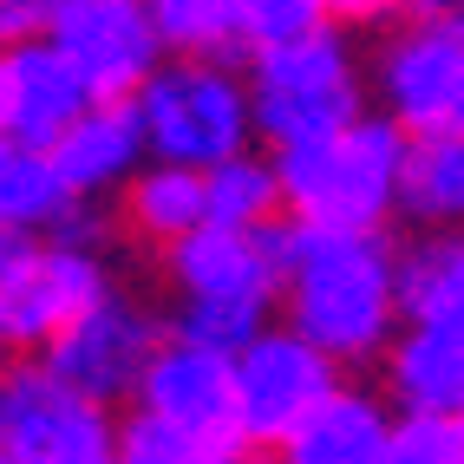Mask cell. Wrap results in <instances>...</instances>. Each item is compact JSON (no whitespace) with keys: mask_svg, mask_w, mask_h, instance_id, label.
<instances>
[{"mask_svg":"<svg viewBox=\"0 0 464 464\" xmlns=\"http://www.w3.org/2000/svg\"><path fill=\"white\" fill-rule=\"evenodd\" d=\"M99 105L85 92V79L66 66V53L34 40L0 53V138H20L34 150H53L79 118Z\"/></svg>","mask_w":464,"mask_h":464,"instance_id":"obj_12","label":"cell"},{"mask_svg":"<svg viewBox=\"0 0 464 464\" xmlns=\"http://www.w3.org/2000/svg\"><path fill=\"white\" fill-rule=\"evenodd\" d=\"M380 464H464V425L458 419H425V412H399Z\"/></svg>","mask_w":464,"mask_h":464,"instance_id":"obj_26","label":"cell"},{"mask_svg":"<svg viewBox=\"0 0 464 464\" xmlns=\"http://www.w3.org/2000/svg\"><path fill=\"white\" fill-rule=\"evenodd\" d=\"M386 399L399 412H425V419L464 412V314L399 327L386 353Z\"/></svg>","mask_w":464,"mask_h":464,"instance_id":"obj_15","label":"cell"},{"mask_svg":"<svg viewBox=\"0 0 464 464\" xmlns=\"http://www.w3.org/2000/svg\"><path fill=\"white\" fill-rule=\"evenodd\" d=\"M249 105H256V138H268L275 150L334 138L366 118V79L353 46L321 26L295 46H275L249 59Z\"/></svg>","mask_w":464,"mask_h":464,"instance_id":"obj_4","label":"cell"},{"mask_svg":"<svg viewBox=\"0 0 464 464\" xmlns=\"http://www.w3.org/2000/svg\"><path fill=\"white\" fill-rule=\"evenodd\" d=\"M406 0H327V20H347V26H380L392 20Z\"/></svg>","mask_w":464,"mask_h":464,"instance_id":"obj_28","label":"cell"},{"mask_svg":"<svg viewBox=\"0 0 464 464\" xmlns=\"http://www.w3.org/2000/svg\"><path fill=\"white\" fill-rule=\"evenodd\" d=\"M164 262H170L177 301L275 307V301H282L288 236H282V229H216V223H203L190 242H177Z\"/></svg>","mask_w":464,"mask_h":464,"instance_id":"obj_11","label":"cell"},{"mask_svg":"<svg viewBox=\"0 0 464 464\" xmlns=\"http://www.w3.org/2000/svg\"><path fill=\"white\" fill-rule=\"evenodd\" d=\"M406 158H412V138L386 118H360L334 138L275 150L282 209H295L301 229L380 236V223L399 209V190H406Z\"/></svg>","mask_w":464,"mask_h":464,"instance_id":"obj_2","label":"cell"},{"mask_svg":"<svg viewBox=\"0 0 464 464\" xmlns=\"http://www.w3.org/2000/svg\"><path fill=\"white\" fill-rule=\"evenodd\" d=\"M177 59H223L236 46V0H144Z\"/></svg>","mask_w":464,"mask_h":464,"instance_id":"obj_24","label":"cell"},{"mask_svg":"<svg viewBox=\"0 0 464 464\" xmlns=\"http://www.w3.org/2000/svg\"><path fill=\"white\" fill-rule=\"evenodd\" d=\"M412 20H458L464 14V0H406Z\"/></svg>","mask_w":464,"mask_h":464,"instance_id":"obj_29","label":"cell"},{"mask_svg":"<svg viewBox=\"0 0 464 464\" xmlns=\"http://www.w3.org/2000/svg\"><path fill=\"white\" fill-rule=\"evenodd\" d=\"M399 314L439 321L464 314V229H425L399 249Z\"/></svg>","mask_w":464,"mask_h":464,"instance_id":"obj_19","label":"cell"},{"mask_svg":"<svg viewBox=\"0 0 464 464\" xmlns=\"http://www.w3.org/2000/svg\"><path fill=\"white\" fill-rule=\"evenodd\" d=\"M262 334H268V307H242V301H177L170 314V340L223 353V360L249 353Z\"/></svg>","mask_w":464,"mask_h":464,"instance_id":"obj_23","label":"cell"},{"mask_svg":"<svg viewBox=\"0 0 464 464\" xmlns=\"http://www.w3.org/2000/svg\"><path fill=\"white\" fill-rule=\"evenodd\" d=\"M72 190L53 170V150L0 138V242H46L79 216Z\"/></svg>","mask_w":464,"mask_h":464,"instance_id":"obj_16","label":"cell"},{"mask_svg":"<svg viewBox=\"0 0 464 464\" xmlns=\"http://www.w3.org/2000/svg\"><path fill=\"white\" fill-rule=\"evenodd\" d=\"M386 125L419 138H464V20H406L373 59Z\"/></svg>","mask_w":464,"mask_h":464,"instance_id":"obj_6","label":"cell"},{"mask_svg":"<svg viewBox=\"0 0 464 464\" xmlns=\"http://www.w3.org/2000/svg\"><path fill=\"white\" fill-rule=\"evenodd\" d=\"M458 425H464V412H458Z\"/></svg>","mask_w":464,"mask_h":464,"instance_id":"obj_31","label":"cell"},{"mask_svg":"<svg viewBox=\"0 0 464 464\" xmlns=\"http://www.w3.org/2000/svg\"><path fill=\"white\" fill-rule=\"evenodd\" d=\"M249 445H229V439H203V431H183L164 425L150 412H131L118 425V458L111 464H242Z\"/></svg>","mask_w":464,"mask_h":464,"instance_id":"obj_22","label":"cell"},{"mask_svg":"<svg viewBox=\"0 0 464 464\" xmlns=\"http://www.w3.org/2000/svg\"><path fill=\"white\" fill-rule=\"evenodd\" d=\"M386 431H392V419H386L380 392L340 386L327 406L282 445V464H380Z\"/></svg>","mask_w":464,"mask_h":464,"instance_id":"obj_17","label":"cell"},{"mask_svg":"<svg viewBox=\"0 0 464 464\" xmlns=\"http://www.w3.org/2000/svg\"><path fill=\"white\" fill-rule=\"evenodd\" d=\"M131 105H138V125L150 144V164L209 177L216 164H229L256 144L249 79L229 59H164Z\"/></svg>","mask_w":464,"mask_h":464,"instance_id":"obj_3","label":"cell"},{"mask_svg":"<svg viewBox=\"0 0 464 464\" xmlns=\"http://www.w3.org/2000/svg\"><path fill=\"white\" fill-rule=\"evenodd\" d=\"M46 46L66 53L99 105H125L164 66V34L144 0H53Z\"/></svg>","mask_w":464,"mask_h":464,"instance_id":"obj_7","label":"cell"},{"mask_svg":"<svg viewBox=\"0 0 464 464\" xmlns=\"http://www.w3.org/2000/svg\"><path fill=\"white\" fill-rule=\"evenodd\" d=\"M150 164V144L138 125V105H92L79 125L53 144V170L72 190V203H99V197H125V183Z\"/></svg>","mask_w":464,"mask_h":464,"instance_id":"obj_14","label":"cell"},{"mask_svg":"<svg viewBox=\"0 0 464 464\" xmlns=\"http://www.w3.org/2000/svg\"><path fill=\"white\" fill-rule=\"evenodd\" d=\"M399 209L425 229H464V138H419L406 158Z\"/></svg>","mask_w":464,"mask_h":464,"instance_id":"obj_20","label":"cell"},{"mask_svg":"<svg viewBox=\"0 0 464 464\" xmlns=\"http://www.w3.org/2000/svg\"><path fill=\"white\" fill-rule=\"evenodd\" d=\"M164 321L150 314L144 301L131 295H105L92 314L72 327V334H59L53 347L40 353V366L59 380V386H72L79 399H92V406H118V399H138L144 373H150V360L164 353Z\"/></svg>","mask_w":464,"mask_h":464,"instance_id":"obj_9","label":"cell"},{"mask_svg":"<svg viewBox=\"0 0 464 464\" xmlns=\"http://www.w3.org/2000/svg\"><path fill=\"white\" fill-rule=\"evenodd\" d=\"M203 203L216 229H268V216L282 209V170H275V158L242 150L203 177Z\"/></svg>","mask_w":464,"mask_h":464,"instance_id":"obj_21","label":"cell"},{"mask_svg":"<svg viewBox=\"0 0 464 464\" xmlns=\"http://www.w3.org/2000/svg\"><path fill=\"white\" fill-rule=\"evenodd\" d=\"M0 458L7 464H111L118 425L105 406L59 386L46 366H14L0 380Z\"/></svg>","mask_w":464,"mask_h":464,"instance_id":"obj_8","label":"cell"},{"mask_svg":"<svg viewBox=\"0 0 464 464\" xmlns=\"http://www.w3.org/2000/svg\"><path fill=\"white\" fill-rule=\"evenodd\" d=\"M46 20H53V0H0V53L46 40Z\"/></svg>","mask_w":464,"mask_h":464,"instance_id":"obj_27","label":"cell"},{"mask_svg":"<svg viewBox=\"0 0 464 464\" xmlns=\"http://www.w3.org/2000/svg\"><path fill=\"white\" fill-rule=\"evenodd\" d=\"M111 288V268L92 242L46 236V242H0V321L14 347L46 353L59 334H72Z\"/></svg>","mask_w":464,"mask_h":464,"instance_id":"obj_5","label":"cell"},{"mask_svg":"<svg viewBox=\"0 0 464 464\" xmlns=\"http://www.w3.org/2000/svg\"><path fill=\"white\" fill-rule=\"evenodd\" d=\"M340 392V366L307 347L295 327H268L249 353H236V425L242 445L282 451L295 431Z\"/></svg>","mask_w":464,"mask_h":464,"instance_id":"obj_10","label":"cell"},{"mask_svg":"<svg viewBox=\"0 0 464 464\" xmlns=\"http://www.w3.org/2000/svg\"><path fill=\"white\" fill-rule=\"evenodd\" d=\"M138 412L164 419V425H183V431H203V439L242 445V425H236V360L183 347V340H164V353L150 360V373L138 386Z\"/></svg>","mask_w":464,"mask_h":464,"instance_id":"obj_13","label":"cell"},{"mask_svg":"<svg viewBox=\"0 0 464 464\" xmlns=\"http://www.w3.org/2000/svg\"><path fill=\"white\" fill-rule=\"evenodd\" d=\"M327 26V0H236V46L242 53H275Z\"/></svg>","mask_w":464,"mask_h":464,"instance_id":"obj_25","label":"cell"},{"mask_svg":"<svg viewBox=\"0 0 464 464\" xmlns=\"http://www.w3.org/2000/svg\"><path fill=\"white\" fill-rule=\"evenodd\" d=\"M118 209H125V229L138 242H150V249H177V242H190L203 223H209V203H203V170H177V164H144L125 197H118Z\"/></svg>","mask_w":464,"mask_h":464,"instance_id":"obj_18","label":"cell"},{"mask_svg":"<svg viewBox=\"0 0 464 464\" xmlns=\"http://www.w3.org/2000/svg\"><path fill=\"white\" fill-rule=\"evenodd\" d=\"M7 347H14V340H7V321H0V360H7Z\"/></svg>","mask_w":464,"mask_h":464,"instance_id":"obj_30","label":"cell"},{"mask_svg":"<svg viewBox=\"0 0 464 464\" xmlns=\"http://www.w3.org/2000/svg\"><path fill=\"white\" fill-rule=\"evenodd\" d=\"M282 314L334 366L386 360L399 327H406V314H399V249L386 236L295 223L288 262H282Z\"/></svg>","mask_w":464,"mask_h":464,"instance_id":"obj_1","label":"cell"},{"mask_svg":"<svg viewBox=\"0 0 464 464\" xmlns=\"http://www.w3.org/2000/svg\"><path fill=\"white\" fill-rule=\"evenodd\" d=\"M0 464H7V458H0Z\"/></svg>","mask_w":464,"mask_h":464,"instance_id":"obj_32","label":"cell"}]
</instances>
